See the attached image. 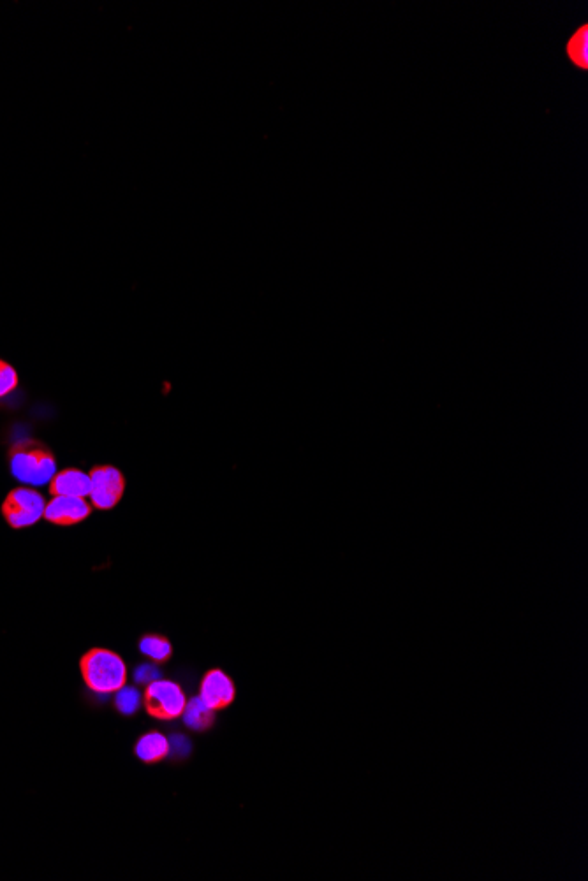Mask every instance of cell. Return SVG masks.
<instances>
[{
  "mask_svg": "<svg viewBox=\"0 0 588 881\" xmlns=\"http://www.w3.org/2000/svg\"><path fill=\"white\" fill-rule=\"evenodd\" d=\"M191 751V744L182 736H175L170 741V753H175L177 757H184Z\"/></svg>",
  "mask_w": 588,
  "mask_h": 881,
  "instance_id": "16",
  "label": "cell"
},
{
  "mask_svg": "<svg viewBox=\"0 0 588 881\" xmlns=\"http://www.w3.org/2000/svg\"><path fill=\"white\" fill-rule=\"evenodd\" d=\"M136 755L145 764L161 762L162 758L170 755V741L159 732H150L147 736L141 737L136 744Z\"/></svg>",
  "mask_w": 588,
  "mask_h": 881,
  "instance_id": "9",
  "label": "cell"
},
{
  "mask_svg": "<svg viewBox=\"0 0 588 881\" xmlns=\"http://www.w3.org/2000/svg\"><path fill=\"white\" fill-rule=\"evenodd\" d=\"M20 384V377L13 365H9L8 361L0 359V400L6 398L11 393H15Z\"/></svg>",
  "mask_w": 588,
  "mask_h": 881,
  "instance_id": "14",
  "label": "cell"
},
{
  "mask_svg": "<svg viewBox=\"0 0 588 881\" xmlns=\"http://www.w3.org/2000/svg\"><path fill=\"white\" fill-rule=\"evenodd\" d=\"M201 699L212 709H224L235 699L233 681L222 670H210L201 683Z\"/></svg>",
  "mask_w": 588,
  "mask_h": 881,
  "instance_id": "7",
  "label": "cell"
},
{
  "mask_svg": "<svg viewBox=\"0 0 588 881\" xmlns=\"http://www.w3.org/2000/svg\"><path fill=\"white\" fill-rule=\"evenodd\" d=\"M588 29L587 25H583L580 30L574 32L571 41L567 43V55L571 57L576 66H588Z\"/></svg>",
  "mask_w": 588,
  "mask_h": 881,
  "instance_id": "12",
  "label": "cell"
},
{
  "mask_svg": "<svg viewBox=\"0 0 588 881\" xmlns=\"http://www.w3.org/2000/svg\"><path fill=\"white\" fill-rule=\"evenodd\" d=\"M80 669L87 688L99 695L117 693L127 681L124 660L110 649H90L81 656Z\"/></svg>",
  "mask_w": 588,
  "mask_h": 881,
  "instance_id": "2",
  "label": "cell"
},
{
  "mask_svg": "<svg viewBox=\"0 0 588 881\" xmlns=\"http://www.w3.org/2000/svg\"><path fill=\"white\" fill-rule=\"evenodd\" d=\"M90 475L85 474L80 468H66L53 475L50 482V495L74 496V498H89Z\"/></svg>",
  "mask_w": 588,
  "mask_h": 881,
  "instance_id": "8",
  "label": "cell"
},
{
  "mask_svg": "<svg viewBox=\"0 0 588 881\" xmlns=\"http://www.w3.org/2000/svg\"><path fill=\"white\" fill-rule=\"evenodd\" d=\"M161 676V672L159 669H155V665H140L138 669L134 670V681L138 683V685H150V683H154Z\"/></svg>",
  "mask_w": 588,
  "mask_h": 881,
  "instance_id": "15",
  "label": "cell"
},
{
  "mask_svg": "<svg viewBox=\"0 0 588 881\" xmlns=\"http://www.w3.org/2000/svg\"><path fill=\"white\" fill-rule=\"evenodd\" d=\"M185 725L192 730H206L214 725V709L206 704L201 697L192 699L189 704H185L184 709Z\"/></svg>",
  "mask_w": 588,
  "mask_h": 881,
  "instance_id": "10",
  "label": "cell"
},
{
  "mask_svg": "<svg viewBox=\"0 0 588 881\" xmlns=\"http://www.w3.org/2000/svg\"><path fill=\"white\" fill-rule=\"evenodd\" d=\"M9 468L16 481L29 486L50 484L57 474V459L52 449L39 440H22L9 449Z\"/></svg>",
  "mask_w": 588,
  "mask_h": 881,
  "instance_id": "1",
  "label": "cell"
},
{
  "mask_svg": "<svg viewBox=\"0 0 588 881\" xmlns=\"http://www.w3.org/2000/svg\"><path fill=\"white\" fill-rule=\"evenodd\" d=\"M45 496L36 489L15 488L9 491L2 503V516L13 530H23L36 525L45 516Z\"/></svg>",
  "mask_w": 588,
  "mask_h": 881,
  "instance_id": "3",
  "label": "cell"
},
{
  "mask_svg": "<svg viewBox=\"0 0 588 881\" xmlns=\"http://www.w3.org/2000/svg\"><path fill=\"white\" fill-rule=\"evenodd\" d=\"M140 651L148 658H152L154 662L162 663L170 660L173 655V646L162 635L148 634L141 637Z\"/></svg>",
  "mask_w": 588,
  "mask_h": 881,
  "instance_id": "11",
  "label": "cell"
},
{
  "mask_svg": "<svg viewBox=\"0 0 588 881\" xmlns=\"http://www.w3.org/2000/svg\"><path fill=\"white\" fill-rule=\"evenodd\" d=\"M141 693L133 686H122L115 697V706L122 714H134L140 709Z\"/></svg>",
  "mask_w": 588,
  "mask_h": 881,
  "instance_id": "13",
  "label": "cell"
},
{
  "mask_svg": "<svg viewBox=\"0 0 588 881\" xmlns=\"http://www.w3.org/2000/svg\"><path fill=\"white\" fill-rule=\"evenodd\" d=\"M90 503L99 510L117 507L125 491V477L117 466L97 465L90 470Z\"/></svg>",
  "mask_w": 588,
  "mask_h": 881,
  "instance_id": "5",
  "label": "cell"
},
{
  "mask_svg": "<svg viewBox=\"0 0 588 881\" xmlns=\"http://www.w3.org/2000/svg\"><path fill=\"white\" fill-rule=\"evenodd\" d=\"M92 514V505L87 498H74V496H53L46 503L45 519L48 523L57 526H74L85 521Z\"/></svg>",
  "mask_w": 588,
  "mask_h": 881,
  "instance_id": "6",
  "label": "cell"
},
{
  "mask_svg": "<svg viewBox=\"0 0 588 881\" xmlns=\"http://www.w3.org/2000/svg\"><path fill=\"white\" fill-rule=\"evenodd\" d=\"M143 700L148 714L157 720H175L178 716H182L187 704L182 688L177 683L164 679H157L147 685Z\"/></svg>",
  "mask_w": 588,
  "mask_h": 881,
  "instance_id": "4",
  "label": "cell"
}]
</instances>
